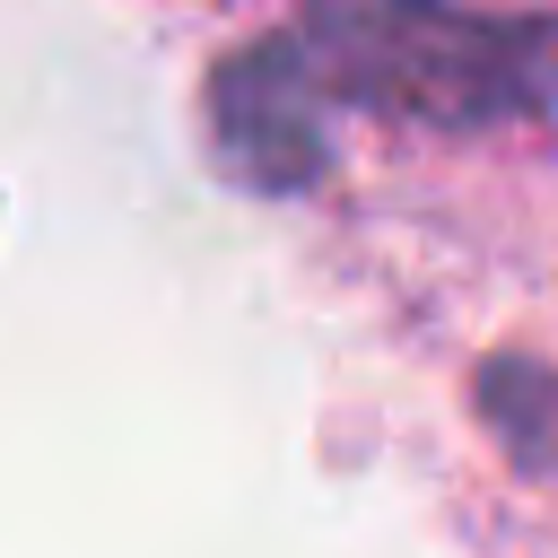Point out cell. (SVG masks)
<instances>
[{
    "mask_svg": "<svg viewBox=\"0 0 558 558\" xmlns=\"http://www.w3.org/2000/svg\"><path fill=\"white\" fill-rule=\"evenodd\" d=\"M331 96L305 61L296 35H262L244 52H227L201 87V122H209V166L235 183V192H262V201H296L331 174Z\"/></svg>",
    "mask_w": 558,
    "mask_h": 558,
    "instance_id": "7a4b0ae2",
    "label": "cell"
},
{
    "mask_svg": "<svg viewBox=\"0 0 558 558\" xmlns=\"http://www.w3.org/2000/svg\"><path fill=\"white\" fill-rule=\"evenodd\" d=\"M331 105L410 131H506L558 113V9L305 0L288 26Z\"/></svg>",
    "mask_w": 558,
    "mask_h": 558,
    "instance_id": "6da1fadb",
    "label": "cell"
}]
</instances>
